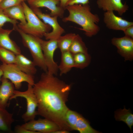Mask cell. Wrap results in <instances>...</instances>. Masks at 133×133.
Listing matches in <instances>:
<instances>
[{"label": "cell", "instance_id": "obj_20", "mask_svg": "<svg viewBox=\"0 0 133 133\" xmlns=\"http://www.w3.org/2000/svg\"><path fill=\"white\" fill-rule=\"evenodd\" d=\"M115 117L116 120L122 121L125 123L129 127L131 133L132 127L133 125V114L129 108L123 109H120L115 112Z\"/></svg>", "mask_w": 133, "mask_h": 133}, {"label": "cell", "instance_id": "obj_25", "mask_svg": "<svg viewBox=\"0 0 133 133\" xmlns=\"http://www.w3.org/2000/svg\"><path fill=\"white\" fill-rule=\"evenodd\" d=\"M16 55L13 52L0 46V60L3 63L15 64Z\"/></svg>", "mask_w": 133, "mask_h": 133}, {"label": "cell", "instance_id": "obj_30", "mask_svg": "<svg viewBox=\"0 0 133 133\" xmlns=\"http://www.w3.org/2000/svg\"><path fill=\"white\" fill-rule=\"evenodd\" d=\"M89 0H68L67 1L66 7L68 5L74 4L84 5L88 4Z\"/></svg>", "mask_w": 133, "mask_h": 133}, {"label": "cell", "instance_id": "obj_32", "mask_svg": "<svg viewBox=\"0 0 133 133\" xmlns=\"http://www.w3.org/2000/svg\"><path fill=\"white\" fill-rule=\"evenodd\" d=\"M60 2V6L65 9L66 6V3L68 0H59Z\"/></svg>", "mask_w": 133, "mask_h": 133}, {"label": "cell", "instance_id": "obj_14", "mask_svg": "<svg viewBox=\"0 0 133 133\" xmlns=\"http://www.w3.org/2000/svg\"><path fill=\"white\" fill-rule=\"evenodd\" d=\"M0 86V107L5 108L9 105L10 98L13 95L15 87L13 84L3 77L1 79Z\"/></svg>", "mask_w": 133, "mask_h": 133}, {"label": "cell", "instance_id": "obj_6", "mask_svg": "<svg viewBox=\"0 0 133 133\" xmlns=\"http://www.w3.org/2000/svg\"><path fill=\"white\" fill-rule=\"evenodd\" d=\"M18 97H23L25 99L27 103L26 112L22 116L24 121L26 122L34 119L38 115L36 108L38 106V102L34 93L33 86L28 84V88L24 91L14 90L13 96L10 100Z\"/></svg>", "mask_w": 133, "mask_h": 133}, {"label": "cell", "instance_id": "obj_19", "mask_svg": "<svg viewBox=\"0 0 133 133\" xmlns=\"http://www.w3.org/2000/svg\"><path fill=\"white\" fill-rule=\"evenodd\" d=\"M14 121L13 114L5 108L0 107V131L11 133L12 125Z\"/></svg>", "mask_w": 133, "mask_h": 133}, {"label": "cell", "instance_id": "obj_22", "mask_svg": "<svg viewBox=\"0 0 133 133\" xmlns=\"http://www.w3.org/2000/svg\"><path fill=\"white\" fill-rule=\"evenodd\" d=\"M69 51L72 54L79 53H88L87 48L81 37L78 34H76Z\"/></svg>", "mask_w": 133, "mask_h": 133}, {"label": "cell", "instance_id": "obj_16", "mask_svg": "<svg viewBox=\"0 0 133 133\" xmlns=\"http://www.w3.org/2000/svg\"><path fill=\"white\" fill-rule=\"evenodd\" d=\"M15 64L21 71L28 75L33 76L36 72V66L33 62L21 53L16 55Z\"/></svg>", "mask_w": 133, "mask_h": 133}, {"label": "cell", "instance_id": "obj_21", "mask_svg": "<svg viewBox=\"0 0 133 133\" xmlns=\"http://www.w3.org/2000/svg\"><path fill=\"white\" fill-rule=\"evenodd\" d=\"M74 130L80 133H99L101 132L94 129L90 125L89 122L79 114L76 122Z\"/></svg>", "mask_w": 133, "mask_h": 133}, {"label": "cell", "instance_id": "obj_9", "mask_svg": "<svg viewBox=\"0 0 133 133\" xmlns=\"http://www.w3.org/2000/svg\"><path fill=\"white\" fill-rule=\"evenodd\" d=\"M21 126L27 130L39 133H52L61 129L56 123L45 118L34 119L25 122Z\"/></svg>", "mask_w": 133, "mask_h": 133}, {"label": "cell", "instance_id": "obj_23", "mask_svg": "<svg viewBox=\"0 0 133 133\" xmlns=\"http://www.w3.org/2000/svg\"><path fill=\"white\" fill-rule=\"evenodd\" d=\"M74 67L83 69L87 67L91 61V57L88 53H79L73 54Z\"/></svg>", "mask_w": 133, "mask_h": 133}, {"label": "cell", "instance_id": "obj_29", "mask_svg": "<svg viewBox=\"0 0 133 133\" xmlns=\"http://www.w3.org/2000/svg\"><path fill=\"white\" fill-rule=\"evenodd\" d=\"M14 131L17 133H39L38 132L27 130L20 125H17L15 127Z\"/></svg>", "mask_w": 133, "mask_h": 133}, {"label": "cell", "instance_id": "obj_5", "mask_svg": "<svg viewBox=\"0 0 133 133\" xmlns=\"http://www.w3.org/2000/svg\"><path fill=\"white\" fill-rule=\"evenodd\" d=\"M0 67L3 72L2 77L10 80L16 89L20 88L23 82L33 86L35 83L33 76L23 72L15 64L2 63Z\"/></svg>", "mask_w": 133, "mask_h": 133}, {"label": "cell", "instance_id": "obj_35", "mask_svg": "<svg viewBox=\"0 0 133 133\" xmlns=\"http://www.w3.org/2000/svg\"><path fill=\"white\" fill-rule=\"evenodd\" d=\"M2 0H0V2Z\"/></svg>", "mask_w": 133, "mask_h": 133}, {"label": "cell", "instance_id": "obj_28", "mask_svg": "<svg viewBox=\"0 0 133 133\" xmlns=\"http://www.w3.org/2000/svg\"><path fill=\"white\" fill-rule=\"evenodd\" d=\"M7 22L11 23L13 26L16 25L18 23L17 20L8 17L4 14L3 10L0 8V29L2 28L4 24Z\"/></svg>", "mask_w": 133, "mask_h": 133}, {"label": "cell", "instance_id": "obj_15", "mask_svg": "<svg viewBox=\"0 0 133 133\" xmlns=\"http://www.w3.org/2000/svg\"><path fill=\"white\" fill-rule=\"evenodd\" d=\"M14 30L12 29H0V46L13 52L16 55L21 53L20 48L10 37V35Z\"/></svg>", "mask_w": 133, "mask_h": 133}, {"label": "cell", "instance_id": "obj_2", "mask_svg": "<svg viewBox=\"0 0 133 133\" xmlns=\"http://www.w3.org/2000/svg\"><path fill=\"white\" fill-rule=\"evenodd\" d=\"M69 15L63 18L64 22L71 21L80 26L79 29L83 31L87 37H91L97 34L100 30L97 25L100 21L99 16L92 13L88 4H74L66 6L65 8Z\"/></svg>", "mask_w": 133, "mask_h": 133}, {"label": "cell", "instance_id": "obj_4", "mask_svg": "<svg viewBox=\"0 0 133 133\" xmlns=\"http://www.w3.org/2000/svg\"><path fill=\"white\" fill-rule=\"evenodd\" d=\"M13 28L21 36L23 43L29 50L36 66L40 68L45 72H47L43 51L37 37L24 33L17 25L13 26Z\"/></svg>", "mask_w": 133, "mask_h": 133}, {"label": "cell", "instance_id": "obj_17", "mask_svg": "<svg viewBox=\"0 0 133 133\" xmlns=\"http://www.w3.org/2000/svg\"><path fill=\"white\" fill-rule=\"evenodd\" d=\"M3 11L5 14L10 18L19 20L20 21V23L22 25L26 24L27 22L22 3L6 8Z\"/></svg>", "mask_w": 133, "mask_h": 133}, {"label": "cell", "instance_id": "obj_31", "mask_svg": "<svg viewBox=\"0 0 133 133\" xmlns=\"http://www.w3.org/2000/svg\"><path fill=\"white\" fill-rule=\"evenodd\" d=\"M123 32L125 36L133 39V25L127 27Z\"/></svg>", "mask_w": 133, "mask_h": 133}, {"label": "cell", "instance_id": "obj_26", "mask_svg": "<svg viewBox=\"0 0 133 133\" xmlns=\"http://www.w3.org/2000/svg\"><path fill=\"white\" fill-rule=\"evenodd\" d=\"M79 114L69 109L66 115V122L71 130H74L75 125L78 118Z\"/></svg>", "mask_w": 133, "mask_h": 133}, {"label": "cell", "instance_id": "obj_1", "mask_svg": "<svg viewBox=\"0 0 133 133\" xmlns=\"http://www.w3.org/2000/svg\"><path fill=\"white\" fill-rule=\"evenodd\" d=\"M33 87L37 100L38 115L55 122L61 129L71 131L65 117L69 109L66 102L71 85L45 72Z\"/></svg>", "mask_w": 133, "mask_h": 133}, {"label": "cell", "instance_id": "obj_8", "mask_svg": "<svg viewBox=\"0 0 133 133\" xmlns=\"http://www.w3.org/2000/svg\"><path fill=\"white\" fill-rule=\"evenodd\" d=\"M30 8L40 19H42L45 23L50 25L52 29L50 32L47 33L44 35L46 39H57L64 32V30L58 22L57 16H51L50 15L43 13L38 8Z\"/></svg>", "mask_w": 133, "mask_h": 133}, {"label": "cell", "instance_id": "obj_34", "mask_svg": "<svg viewBox=\"0 0 133 133\" xmlns=\"http://www.w3.org/2000/svg\"><path fill=\"white\" fill-rule=\"evenodd\" d=\"M3 72L0 67V80L1 77L2 76H3Z\"/></svg>", "mask_w": 133, "mask_h": 133}, {"label": "cell", "instance_id": "obj_33", "mask_svg": "<svg viewBox=\"0 0 133 133\" xmlns=\"http://www.w3.org/2000/svg\"><path fill=\"white\" fill-rule=\"evenodd\" d=\"M69 133V131L63 129H60L53 132L52 133Z\"/></svg>", "mask_w": 133, "mask_h": 133}, {"label": "cell", "instance_id": "obj_18", "mask_svg": "<svg viewBox=\"0 0 133 133\" xmlns=\"http://www.w3.org/2000/svg\"><path fill=\"white\" fill-rule=\"evenodd\" d=\"M74 67V63L73 54L69 51L61 52V60L58 69L60 75L66 74Z\"/></svg>", "mask_w": 133, "mask_h": 133}, {"label": "cell", "instance_id": "obj_24", "mask_svg": "<svg viewBox=\"0 0 133 133\" xmlns=\"http://www.w3.org/2000/svg\"><path fill=\"white\" fill-rule=\"evenodd\" d=\"M76 34L69 33L60 36L57 39L58 47L61 52L68 51Z\"/></svg>", "mask_w": 133, "mask_h": 133}, {"label": "cell", "instance_id": "obj_13", "mask_svg": "<svg viewBox=\"0 0 133 133\" xmlns=\"http://www.w3.org/2000/svg\"><path fill=\"white\" fill-rule=\"evenodd\" d=\"M122 0H97L96 3L99 8L105 12L112 11L116 12L121 16L129 9L126 3L123 4Z\"/></svg>", "mask_w": 133, "mask_h": 133}, {"label": "cell", "instance_id": "obj_12", "mask_svg": "<svg viewBox=\"0 0 133 133\" xmlns=\"http://www.w3.org/2000/svg\"><path fill=\"white\" fill-rule=\"evenodd\" d=\"M30 8L46 7L50 11L51 16H57L63 18L65 9L60 5L59 0H27Z\"/></svg>", "mask_w": 133, "mask_h": 133}, {"label": "cell", "instance_id": "obj_7", "mask_svg": "<svg viewBox=\"0 0 133 133\" xmlns=\"http://www.w3.org/2000/svg\"><path fill=\"white\" fill-rule=\"evenodd\" d=\"M43 53L48 72L54 75L57 74L58 66L54 61V52L58 48L57 39H50L45 41L37 37Z\"/></svg>", "mask_w": 133, "mask_h": 133}, {"label": "cell", "instance_id": "obj_11", "mask_svg": "<svg viewBox=\"0 0 133 133\" xmlns=\"http://www.w3.org/2000/svg\"><path fill=\"white\" fill-rule=\"evenodd\" d=\"M103 21L108 29L124 31L127 27L133 25V22L116 16L113 11L105 12L103 15Z\"/></svg>", "mask_w": 133, "mask_h": 133}, {"label": "cell", "instance_id": "obj_10", "mask_svg": "<svg viewBox=\"0 0 133 133\" xmlns=\"http://www.w3.org/2000/svg\"><path fill=\"white\" fill-rule=\"evenodd\" d=\"M112 44L116 47L118 53L125 61H132L133 59V39L125 36L114 37L111 39Z\"/></svg>", "mask_w": 133, "mask_h": 133}, {"label": "cell", "instance_id": "obj_27", "mask_svg": "<svg viewBox=\"0 0 133 133\" xmlns=\"http://www.w3.org/2000/svg\"><path fill=\"white\" fill-rule=\"evenodd\" d=\"M25 0H2L0 3V8L3 10L21 3Z\"/></svg>", "mask_w": 133, "mask_h": 133}, {"label": "cell", "instance_id": "obj_3", "mask_svg": "<svg viewBox=\"0 0 133 133\" xmlns=\"http://www.w3.org/2000/svg\"><path fill=\"white\" fill-rule=\"evenodd\" d=\"M27 22L25 25L20 23L18 27L24 33L41 38L51 29L49 25L42 22L24 1L22 3Z\"/></svg>", "mask_w": 133, "mask_h": 133}]
</instances>
